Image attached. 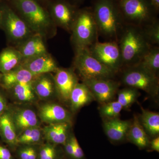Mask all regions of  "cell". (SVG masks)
<instances>
[{"instance_id": "cell-1", "label": "cell", "mask_w": 159, "mask_h": 159, "mask_svg": "<svg viewBox=\"0 0 159 159\" xmlns=\"http://www.w3.org/2000/svg\"><path fill=\"white\" fill-rule=\"evenodd\" d=\"M9 5L34 33L43 37L54 35L56 25L48 9L39 0H9Z\"/></svg>"}, {"instance_id": "cell-2", "label": "cell", "mask_w": 159, "mask_h": 159, "mask_svg": "<svg viewBox=\"0 0 159 159\" xmlns=\"http://www.w3.org/2000/svg\"><path fill=\"white\" fill-rule=\"evenodd\" d=\"M123 68L136 65L152 45L145 37L143 28L124 25L118 41Z\"/></svg>"}, {"instance_id": "cell-3", "label": "cell", "mask_w": 159, "mask_h": 159, "mask_svg": "<svg viewBox=\"0 0 159 159\" xmlns=\"http://www.w3.org/2000/svg\"><path fill=\"white\" fill-rule=\"evenodd\" d=\"M99 34L118 41L124 23L114 0H96L91 8Z\"/></svg>"}, {"instance_id": "cell-4", "label": "cell", "mask_w": 159, "mask_h": 159, "mask_svg": "<svg viewBox=\"0 0 159 159\" xmlns=\"http://www.w3.org/2000/svg\"><path fill=\"white\" fill-rule=\"evenodd\" d=\"M124 25L144 28L158 19L149 0H114Z\"/></svg>"}, {"instance_id": "cell-5", "label": "cell", "mask_w": 159, "mask_h": 159, "mask_svg": "<svg viewBox=\"0 0 159 159\" xmlns=\"http://www.w3.org/2000/svg\"><path fill=\"white\" fill-rule=\"evenodd\" d=\"M75 51L89 48L98 41V29L91 8L78 9L71 31Z\"/></svg>"}, {"instance_id": "cell-6", "label": "cell", "mask_w": 159, "mask_h": 159, "mask_svg": "<svg viewBox=\"0 0 159 159\" xmlns=\"http://www.w3.org/2000/svg\"><path fill=\"white\" fill-rule=\"evenodd\" d=\"M74 65L82 80L113 79L117 74L95 58L88 48L75 51Z\"/></svg>"}, {"instance_id": "cell-7", "label": "cell", "mask_w": 159, "mask_h": 159, "mask_svg": "<svg viewBox=\"0 0 159 159\" xmlns=\"http://www.w3.org/2000/svg\"><path fill=\"white\" fill-rule=\"evenodd\" d=\"M122 69L121 82L123 84L127 87L142 90L153 99L158 98V76L152 74L138 65Z\"/></svg>"}, {"instance_id": "cell-8", "label": "cell", "mask_w": 159, "mask_h": 159, "mask_svg": "<svg viewBox=\"0 0 159 159\" xmlns=\"http://www.w3.org/2000/svg\"><path fill=\"white\" fill-rule=\"evenodd\" d=\"M0 8L2 13V28L11 41L18 44L35 33L5 0L0 1Z\"/></svg>"}, {"instance_id": "cell-9", "label": "cell", "mask_w": 159, "mask_h": 159, "mask_svg": "<svg viewBox=\"0 0 159 159\" xmlns=\"http://www.w3.org/2000/svg\"><path fill=\"white\" fill-rule=\"evenodd\" d=\"M88 49L90 54L97 60L117 74L122 70V57L117 42L97 41Z\"/></svg>"}, {"instance_id": "cell-10", "label": "cell", "mask_w": 159, "mask_h": 159, "mask_svg": "<svg viewBox=\"0 0 159 159\" xmlns=\"http://www.w3.org/2000/svg\"><path fill=\"white\" fill-rule=\"evenodd\" d=\"M48 9L56 25L70 32L78 9L69 0H52Z\"/></svg>"}, {"instance_id": "cell-11", "label": "cell", "mask_w": 159, "mask_h": 159, "mask_svg": "<svg viewBox=\"0 0 159 159\" xmlns=\"http://www.w3.org/2000/svg\"><path fill=\"white\" fill-rule=\"evenodd\" d=\"M82 82L88 87L95 100L101 104L112 101L120 85L113 79L87 80Z\"/></svg>"}, {"instance_id": "cell-12", "label": "cell", "mask_w": 159, "mask_h": 159, "mask_svg": "<svg viewBox=\"0 0 159 159\" xmlns=\"http://www.w3.org/2000/svg\"><path fill=\"white\" fill-rule=\"evenodd\" d=\"M20 65L37 76L55 72L58 69L55 60L48 52L32 58L24 60Z\"/></svg>"}, {"instance_id": "cell-13", "label": "cell", "mask_w": 159, "mask_h": 159, "mask_svg": "<svg viewBox=\"0 0 159 159\" xmlns=\"http://www.w3.org/2000/svg\"><path fill=\"white\" fill-rule=\"evenodd\" d=\"M55 73L54 80L56 90L63 100L68 101L71 92L78 83V78L71 69L58 68Z\"/></svg>"}, {"instance_id": "cell-14", "label": "cell", "mask_w": 159, "mask_h": 159, "mask_svg": "<svg viewBox=\"0 0 159 159\" xmlns=\"http://www.w3.org/2000/svg\"><path fill=\"white\" fill-rule=\"evenodd\" d=\"M132 121L123 120L119 117L104 119L103 129L107 136L111 142L118 143L126 140Z\"/></svg>"}, {"instance_id": "cell-15", "label": "cell", "mask_w": 159, "mask_h": 159, "mask_svg": "<svg viewBox=\"0 0 159 159\" xmlns=\"http://www.w3.org/2000/svg\"><path fill=\"white\" fill-rule=\"evenodd\" d=\"M17 49L23 57V60L48 53L43 37L38 33L31 34L17 44Z\"/></svg>"}, {"instance_id": "cell-16", "label": "cell", "mask_w": 159, "mask_h": 159, "mask_svg": "<svg viewBox=\"0 0 159 159\" xmlns=\"http://www.w3.org/2000/svg\"><path fill=\"white\" fill-rule=\"evenodd\" d=\"M40 117L43 122L56 123L70 121V113L61 106L57 104H48L40 110Z\"/></svg>"}, {"instance_id": "cell-17", "label": "cell", "mask_w": 159, "mask_h": 159, "mask_svg": "<svg viewBox=\"0 0 159 159\" xmlns=\"http://www.w3.org/2000/svg\"><path fill=\"white\" fill-rule=\"evenodd\" d=\"M39 76L32 74L27 69L20 65L12 70L3 74L2 78L4 86L11 88L19 84L33 82Z\"/></svg>"}, {"instance_id": "cell-18", "label": "cell", "mask_w": 159, "mask_h": 159, "mask_svg": "<svg viewBox=\"0 0 159 159\" xmlns=\"http://www.w3.org/2000/svg\"><path fill=\"white\" fill-rule=\"evenodd\" d=\"M71 108L76 111L84 106L95 101V99L88 87L84 83H78L71 92L70 98Z\"/></svg>"}, {"instance_id": "cell-19", "label": "cell", "mask_w": 159, "mask_h": 159, "mask_svg": "<svg viewBox=\"0 0 159 159\" xmlns=\"http://www.w3.org/2000/svg\"><path fill=\"white\" fill-rule=\"evenodd\" d=\"M126 140L137 146L139 149H145L149 146L150 138L143 128L139 118L134 116Z\"/></svg>"}, {"instance_id": "cell-20", "label": "cell", "mask_w": 159, "mask_h": 159, "mask_svg": "<svg viewBox=\"0 0 159 159\" xmlns=\"http://www.w3.org/2000/svg\"><path fill=\"white\" fill-rule=\"evenodd\" d=\"M19 51L12 47L3 49L0 53V72L4 74L17 67L23 61Z\"/></svg>"}, {"instance_id": "cell-21", "label": "cell", "mask_w": 159, "mask_h": 159, "mask_svg": "<svg viewBox=\"0 0 159 159\" xmlns=\"http://www.w3.org/2000/svg\"><path fill=\"white\" fill-rule=\"evenodd\" d=\"M70 123L68 122L51 123L45 130L47 139L57 145H64L69 137Z\"/></svg>"}, {"instance_id": "cell-22", "label": "cell", "mask_w": 159, "mask_h": 159, "mask_svg": "<svg viewBox=\"0 0 159 159\" xmlns=\"http://www.w3.org/2000/svg\"><path fill=\"white\" fill-rule=\"evenodd\" d=\"M139 121L146 134L152 139L159 136V114L141 107Z\"/></svg>"}, {"instance_id": "cell-23", "label": "cell", "mask_w": 159, "mask_h": 159, "mask_svg": "<svg viewBox=\"0 0 159 159\" xmlns=\"http://www.w3.org/2000/svg\"><path fill=\"white\" fill-rule=\"evenodd\" d=\"M47 74L39 75L32 82L34 93L43 98L51 97L56 90L54 78Z\"/></svg>"}, {"instance_id": "cell-24", "label": "cell", "mask_w": 159, "mask_h": 159, "mask_svg": "<svg viewBox=\"0 0 159 159\" xmlns=\"http://www.w3.org/2000/svg\"><path fill=\"white\" fill-rule=\"evenodd\" d=\"M137 65L152 74L158 76L159 46H152Z\"/></svg>"}, {"instance_id": "cell-25", "label": "cell", "mask_w": 159, "mask_h": 159, "mask_svg": "<svg viewBox=\"0 0 159 159\" xmlns=\"http://www.w3.org/2000/svg\"><path fill=\"white\" fill-rule=\"evenodd\" d=\"M13 120L15 126L18 129L24 131L36 127L38 123L37 116L33 111L30 109L20 111L15 116Z\"/></svg>"}, {"instance_id": "cell-26", "label": "cell", "mask_w": 159, "mask_h": 159, "mask_svg": "<svg viewBox=\"0 0 159 159\" xmlns=\"http://www.w3.org/2000/svg\"><path fill=\"white\" fill-rule=\"evenodd\" d=\"M0 129L7 142L11 144L17 143L15 126L9 114H4L0 116Z\"/></svg>"}, {"instance_id": "cell-27", "label": "cell", "mask_w": 159, "mask_h": 159, "mask_svg": "<svg viewBox=\"0 0 159 159\" xmlns=\"http://www.w3.org/2000/svg\"><path fill=\"white\" fill-rule=\"evenodd\" d=\"M117 94V101L125 110L128 109L140 96L139 90L130 87L119 90Z\"/></svg>"}, {"instance_id": "cell-28", "label": "cell", "mask_w": 159, "mask_h": 159, "mask_svg": "<svg viewBox=\"0 0 159 159\" xmlns=\"http://www.w3.org/2000/svg\"><path fill=\"white\" fill-rule=\"evenodd\" d=\"M122 109V106L117 100H112L101 104L99 111L100 116L104 119H111L119 117Z\"/></svg>"}, {"instance_id": "cell-29", "label": "cell", "mask_w": 159, "mask_h": 159, "mask_svg": "<svg viewBox=\"0 0 159 159\" xmlns=\"http://www.w3.org/2000/svg\"><path fill=\"white\" fill-rule=\"evenodd\" d=\"M11 88L13 89L16 97L20 101H31L34 98L32 82L19 84Z\"/></svg>"}, {"instance_id": "cell-30", "label": "cell", "mask_w": 159, "mask_h": 159, "mask_svg": "<svg viewBox=\"0 0 159 159\" xmlns=\"http://www.w3.org/2000/svg\"><path fill=\"white\" fill-rule=\"evenodd\" d=\"M41 137L40 130L36 127L28 129L23 131L19 137H17V143L33 144L40 141Z\"/></svg>"}, {"instance_id": "cell-31", "label": "cell", "mask_w": 159, "mask_h": 159, "mask_svg": "<svg viewBox=\"0 0 159 159\" xmlns=\"http://www.w3.org/2000/svg\"><path fill=\"white\" fill-rule=\"evenodd\" d=\"M145 37L152 46H159V21L158 19L143 28Z\"/></svg>"}, {"instance_id": "cell-32", "label": "cell", "mask_w": 159, "mask_h": 159, "mask_svg": "<svg viewBox=\"0 0 159 159\" xmlns=\"http://www.w3.org/2000/svg\"><path fill=\"white\" fill-rule=\"evenodd\" d=\"M39 159H57V151L53 145H47L40 151Z\"/></svg>"}, {"instance_id": "cell-33", "label": "cell", "mask_w": 159, "mask_h": 159, "mask_svg": "<svg viewBox=\"0 0 159 159\" xmlns=\"http://www.w3.org/2000/svg\"><path fill=\"white\" fill-rule=\"evenodd\" d=\"M19 156L20 159H37L38 155L35 148L28 146L21 149Z\"/></svg>"}, {"instance_id": "cell-34", "label": "cell", "mask_w": 159, "mask_h": 159, "mask_svg": "<svg viewBox=\"0 0 159 159\" xmlns=\"http://www.w3.org/2000/svg\"><path fill=\"white\" fill-rule=\"evenodd\" d=\"M72 139L74 147V159H84V153L77 139L74 135H72Z\"/></svg>"}, {"instance_id": "cell-35", "label": "cell", "mask_w": 159, "mask_h": 159, "mask_svg": "<svg viewBox=\"0 0 159 159\" xmlns=\"http://www.w3.org/2000/svg\"><path fill=\"white\" fill-rule=\"evenodd\" d=\"M64 145L66 153L67 156L70 159H74V147L72 142V135L69 136Z\"/></svg>"}, {"instance_id": "cell-36", "label": "cell", "mask_w": 159, "mask_h": 159, "mask_svg": "<svg viewBox=\"0 0 159 159\" xmlns=\"http://www.w3.org/2000/svg\"><path fill=\"white\" fill-rule=\"evenodd\" d=\"M151 151H156L159 152V137L152 139L149 142L148 148Z\"/></svg>"}, {"instance_id": "cell-37", "label": "cell", "mask_w": 159, "mask_h": 159, "mask_svg": "<svg viewBox=\"0 0 159 159\" xmlns=\"http://www.w3.org/2000/svg\"><path fill=\"white\" fill-rule=\"evenodd\" d=\"M12 156L7 148L0 145V159H11Z\"/></svg>"}, {"instance_id": "cell-38", "label": "cell", "mask_w": 159, "mask_h": 159, "mask_svg": "<svg viewBox=\"0 0 159 159\" xmlns=\"http://www.w3.org/2000/svg\"><path fill=\"white\" fill-rule=\"evenodd\" d=\"M152 5L158 13L159 11V0H149Z\"/></svg>"}, {"instance_id": "cell-39", "label": "cell", "mask_w": 159, "mask_h": 159, "mask_svg": "<svg viewBox=\"0 0 159 159\" xmlns=\"http://www.w3.org/2000/svg\"><path fill=\"white\" fill-rule=\"evenodd\" d=\"M6 107L5 101L3 99L2 97L0 96V113L2 112L5 109Z\"/></svg>"}, {"instance_id": "cell-40", "label": "cell", "mask_w": 159, "mask_h": 159, "mask_svg": "<svg viewBox=\"0 0 159 159\" xmlns=\"http://www.w3.org/2000/svg\"><path fill=\"white\" fill-rule=\"evenodd\" d=\"M2 13L0 8V28H2Z\"/></svg>"}, {"instance_id": "cell-41", "label": "cell", "mask_w": 159, "mask_h": 159, "mask_svg": "<svg viewBox=\"0 0 159 159\" xmlns=\"http://www.w3.org/2000/svg\"><path fill=\"white\" fill-rule=\"evenodd\" d=\"M41 3L43 5V3H47V4H48L49 2L51 1V0H39Z\"/></svg>"}, {"instance_id": "cell-42", "label": "cell", "mask_w": 159, "mask_h": 159, "mask_svg": "<svg viewBox=\"0 0 159 159\" xmlns=\"http://www.w3.org/2000/svg\"><path fill=\"white\" fill-rule=\"evenodd\" d=\"M85 1V0H73V1L76 3V4H77V3H80L82 2H83L84 1Z\"/></svg>"}, {"instance_id": "cell-43", "label": "cell", "mask_w": 159, "mask_h": 159, "mask_svg": "<svg viewBox=\"0 0 159 159\" xmlns=\"http://www.w3.org/2000/svg\"><path fill=\"white\" fill-rule=\"evenodd\" d=\"M2 76L1 75V74H0V79H1V78H2Z\"/></svg>"}, {"instance_id": "cell-44", "label": "cell", "mask_w": 159, "mask_h": 159, "mask_svg": "<svg viewBox=\"0 0 159 159\" xmlns=\"http://www.w3.org/2000/svg\"><path fill=\"white\" fill-rule=\"evenodd\" d=\"M2 1V0H0V1Z\"/></svg>"}]
</instances>
